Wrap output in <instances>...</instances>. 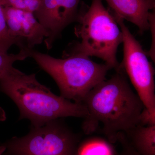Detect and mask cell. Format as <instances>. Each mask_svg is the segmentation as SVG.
<instances>
[{
  "label": "cell",
  "instance_id": "obj_9",
  "mask_svg": "<svg viewBox=\"0 0 155 155\" xmlns=\"http://www.w3.org/2000/svg\"><path fill=\"white\" fill-rule=\"evenodd\" d=\"M115 18L126 20L136 25L142 34L150 29L149 19L155 10V0H105Z\"/></svg>",
  "mask_w": 155,
  "mask_h": 155
},
{
  "label": "cell",
  "instance_id": "obj_3",
  "mask_svg": "<svg viewBox=\"0 0 155 155\" xmlns=\"http://www.w3.org/2000/svg\"><path fill=\"white\" fill-rule=\"evenodd\" d=\"M75 22V34L78 41L71 45L64 56L82 55L102 59L116 71L120 69L116 53L123 42L121 28L102 0H92L88 7L82 5Z\"/></svg>",
  "mask_w": 155,
  "mask_h": 155
},
{
  "label": "cell",
  "instance_id": "obj_12",
  "mask_svg": "<svg viewBox=\"0 0 155 155\" xmlns=\"http://www.w3.org/2000/svg\"><path fill=\"white\" fill-rule=\"evenodd\" d=\"M16 43L9 34L6 23L2 0H0V52L8 53L11 46Z\"/></svg>",
  "mask_w": 155,
  "mask_h": 155
},
{
  "label": "cell",
  "instance_id": "obj_7",
  "mask_svg": "<svg viewBox=\"0 0 155 155\" xmlns=\"http://www.w3.org/2000/svg\"><path fill=\"white\" fill-rule=\"evenodd\" d=\"M81 0H41L34 15L47 31L49 36L44 42L50 50L62 31L76 21Z\"/></svg>",
  "mask_w": 155,
  "mask_h": 155
},
{
  "label": "cell",
  "instance_id": "obj_1",
  "mask_svg": "<svg viewBox=\"0 0 155 155\" xmlns=\"http://www.w3.org/2000/svg\"><path fill=\"white\" fill-rule=\"evenodd\" d=\"M82 104L87 113L82 124L84 133L89 135L101 126L102 133L113 144L120 134L137 126L145 107L121 68L92 89Z\"/></svg>",
  "mask_w": 155,
  "mask_h": 155
},
{
  "label": "cell",
  "instance_id": "obj_17",
  "mask_svg": "<svg viewBox=\"0 0 155 155\" xmlns=\"http://www.w3.org/2000/svg\"><path fill=\"white\" fill-rule=\"evenodd\" d=\"M2 110H0V118H2Z\"/></svg>",
  "mask_w": 155,
  "mask_h": 155
},
{
  "label": "cell",
  "instance_id": "obj_14",
  "mask_svg": "<svg viewBox=\"0 0 155 155\" xmlns=\"http://www.w3.org/2000/svg\"><path fill=\"white\" fill-rule=\"evenodd\" d=\"M137 125L143 126L155 125V109L144 107L139 117Z\"/></svg>",
  "mask_w": 155,
  "mask_h": 155
},
{
  "label": "cell",
  "instance_id": "obj_13",
  "mask_svg": "<svg viewBox=\"0 0 155 155\" xmlns=\"http://www.w3.org/2000/svg\"><path fill=\"white\" fill-rule=\"evenodd\" d=\"M41 2V0H2L4 7H11L34 13Z\"/></svg>",
  "mask_w": 155,
  "mask_h": 155
},
{
  "label": "cell",
  "instance_id": "obj_15",
  "mask_svg": "<svg viewBox=\"0 0 155 155\" xmlns=\"http://www.w3.org/2000/svg\"><path fill=\"white\" fill-rule=\"evenodd\" d=\"M117 141L119 142L122 146V151L118 155H140L130 146L124 133L119 134Z\"/></svg>",
  "mask_w": 155,
  "mask_h": 155
},
{
  "label": "cell",
  "instance_id": "obj_16",
  "mask_svg": "<svg viewBox=\"0 0 155 155\" xmlns=\"http://www.w3.org/2000/svg\"><path fill=\"white\" fill-rule=\"evenodd\" d=\"M6 150V147L4 144L0 145V155H3Z\"/></svg>",
  "mask_w": 155,
  "mask_h": 155
},
{
  "label": "cell",
  "instance_id": "obj_11",
  "mask_svg": "<svg viewBox=\"0 0 155 155\" xmlns=\"http://www.w3.org/2000/svg\"><path fill=\"white\" fill-rule=\"evenodd\" d=\"M113 143L105 138L91 137L78 143L75 155H118Z\"/></svg>",
  "mask_w": 155,
  "mask_h": 155
},
{
  "label": "cell",
  "instance_id": "obj_4",
  "mask_svg": "<svg viewBox=\"0 0 155 155\" xmlns=\"http://www.w3.org/2000/svg\"><path fill=\"white\" fill-rule=\"evenodd\" d=\"M29 56L41 69L55 81L61 96L82 104L89 92L106 79L109 70L107 64H98L87 56L75 54L58 59L35 51L29 50Z\"/></svg>",
  "mask_w": 155,
  "mask_h": 155
},
{
  "label": "cell",
  "instance_id": "obj_8",
  "mask_svg": "<svg viewBox=\"0 0 155 155\" xmlns=\"http://www.w3.org/2000/svg\"><path fill=\"white\" fill-rule=\"evenodd\" d=\"M4 11L9 34L19 49H33L48 37L34 13L8 6L4 7Z\"/></svg>",
  "mask_w": 155,
  "mask_h": 155
},
{
  "label": "cell",
  "instance_id": "obj_2",
  "mask_svg": "<svg viewBox=\"0 0 155 155\" xmlns=\"http://www.w3.org/2000/svg\"><path fill=\"white\" fill-rule=\"evenodd\" d=\"M0 91L17 106L19 120L28 119L32 127L66 117L84 118L87 115L83 104L54 94L39 82L36 74H25L14 67L0 77Z\"/></svg>",
  "mask_w": 155,
  "mask_h": 155
},
{
  "label": "cell",
  "instance_id": "obj_6",
  "mask_svg": "<svg viewBox=\"0 0 155 155\" xmlns=\"http://www.w3.org/2000/svg\"><path fill=\"white\" fill-rule=\"evenodd\" d=\"M115 19L123 35V58L120 67L129 77L145 107L155 109V71L152 64L124 20Z\"/></svg>",
  "mask_w": 155,
  "mask_h": 155
},
{
  "label": "cell",
  "instance_id": "obj_10",
  "mask_svg": "<svg viewBox=\"0 0 155 155\" xmlns=\"http://www.w3.org/2000/svg\"><path fill=\"white\" fill-rule=\"evenodd\" d=\"M128 143L140 155H155V125H137L124 133Z\"/></svg>",
  "mask_w": 155,
  "mask_h": 155
},
{
  "label": "cell",
  "instance_id": "obj_5",
  "mask_svg": "<svg viewBox=\"0 0 155 155\" xmlns=\"http://www.w3.org/2000/svg\"><path fill=\"white\" fill-rule=\"evenodd\" d=\"M80 137L61 119L32 127L28 134L4 144L6 155H75Z\"/></svg>",
  "mask_w": 155,
  "mask_h": 155
}]
</instances>
